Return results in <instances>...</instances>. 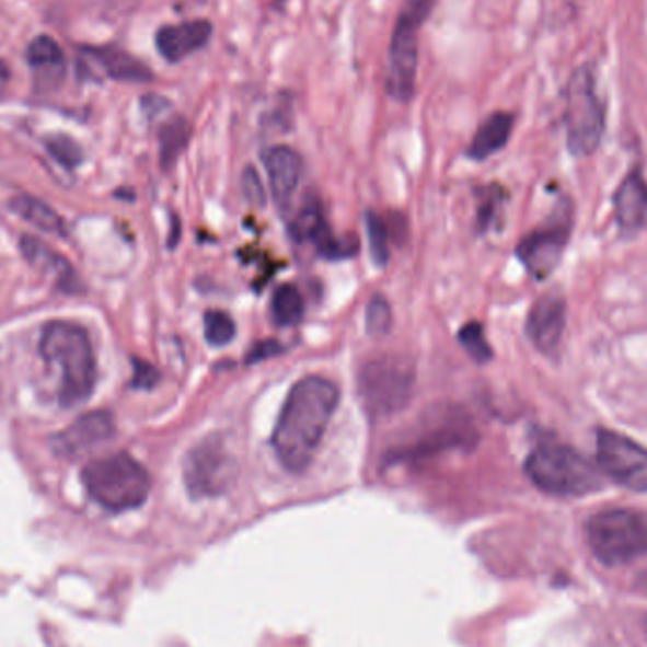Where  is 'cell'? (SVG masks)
Wrapping results in <instances>:
<instances>
[{
	"label": "cell",
	"mask_w": 647,
	"mask_h": 647,
	"mask_svg": "<svg viewBox=\"0 0 647 647\" xmlns=\"http://www.w3.org/2000/svg\"><path fill=\"white\" fill-rule=\"evenodd\" d=\"M337 405L339 390L326 377H303L293 384L273 431V449L288 472L311 466Z\"/></svg>",
	"instance_id": "6da1fadb"
},
{
	"label": "cell",
	"mask_w": 647,
	"mask_h": 647,
	"mask_svg": "<svg viewBox=\"0 0 647 647\" xmlns=\"http://www.w3.org/2000/svg\"><path fill=\"white\" fill-rule=\"evenodd\" d=\"M41 355L59 379V402L77 405L91 396L97 381V363L85 330L70 322L44 327Z\"/></svg>",
	"instance_id": "7a4b0ae2"
},
{
	"label": "cell",
	"mask_w": 647,
	"mask_h": 647,
	"mask_svg": "<svg viewBox=\"0 0 647 647\" xmlns=\"http://www.w3.org/2000/svg\"><path fill=\"white\" fill-rule=\"evenodd\" d=\"M524 472L534 487L545 495L561 498L592 495L604 485L600 467L576 449L563 443L536 447L524 462Z\"/></svg>",
	"instance_id": "3957f363"
},
{
	"label": "cell",
	"mask_w": 647,
	"mask_h": 647,
	"mask_svg": "<svg viewBox=\"0 0 647 647\" xmlns=\"http://www.w3.org/2000/svg\"><path fill=\"white\" fill-rule=\"evenodd\" d=\"M417 369L404 355H377L358 369V396L371 418H389L409 405Z\"/></svg>",
	"instance_id": "277c9868"
},
{
	"label": "cell",
	"mask_w": 647,
	"mask_h": 647,
	"mask_svg": "<svg viewBox=\"0 0 647 647\" xmlns=\"http://www.w3.org/2000/svg\"><path fill=\"white\" fill-rule=\"evenodd\" d=\"M82 483L99 506L116 513L142 506L152 488L147 467L127 453L93 460L82 472Z\"/></svg>",
	"instance_id": "5b68a950"
},
{
	"label": "cell",
	"mask_w": 647,
	"mask_h": 647,
	"mask_svg": "<svg viewBox=\"0 0 647 647\" xmlns=\"http://www.w3.org/2000/svg\"><path fill=\"white\" fill-rule=\"evenodd\" d=\"M434 0H407L397 14L389 65L384 77V90L397 103H409L415 95L418 67V33L430 18Z\"/></svg>",
	"instance_id": "8992f818"
},
{
	"label": "cell",
	"mask_w": 647,
	"mask_h": 647,
	"mask_svg": "<svg viewBox=\"0 0 647 647\" xmlns=\"http://www.w3.org/2000/svg\"><path fill=\"white\" fill-rule=\"evenodd\" d=\"M587 542L605 566H623L647 555V517L633 509H605L587 521Z\"/></svg>",
	"instance_id": "52a82bcc"
},
{
	"label": "cell",
	"mask_w": 647,
	"mask_h": 647,
	"mask_svg": "<svg viewBox=\"0 0 647 647\" xmlns=\"http://www.w3.org/2000/svg\"><path fill=\"white\" fill-rule=\"evenodd\" d=\"M566 137L568 150L578 158L591 155L604 135V106L597 95L594 72L581 67L570 78L566 90Z\"/></svg>",
	"instance_id": "ba28073f"
},
{
	"label": "cell",
	"mask_w": 647,
	"mask_h": 647,
	"mask_svg": "<svg viewBox=\"0 0 647 647\" xmlns=\"http://www.w3.org/2000/svg\"><path fill=\"white\" fill-rule=\"evenodd\" d=\"M235 475L238 460L220 434L201 439L184 460V481L195 498L222 495L231 487Z\"/></svg>",
	"instance_id": "9c48e42d"
},
{
	"label": "cell",
	"mask_w": 647,
	"mask_h": 647,
	"mask_svg": "<svg viewBox=\"0 0 647 647\" xmlns=\"http://www.w3.org/2000/svg\"><path fill=\"white\" fill-rule=\"evenodd\" d=\"M597 462L600 472L621 487L647 493V449L617 431L599 430Z\"/></svg>",
	"instance_id": "30bf717a"
},
{
	"label": "cell",
	"mask_w": 647,
	"mask_h": 647,
	"mask_svg": "<svg viewBox=\"0 0 647 647\" xmlns=\"http://www.w3.org/2000/svg\"><path fill=\"white\" fill-rule=\"evenodd\" d=\"M571 231L570 205H561L550 222L532 231L517 246V256L536 280L547 279L557 269Z\"/></svg>",
	"instance_id": "8fae6325"
},
{
	"label": "cell",
	"mask_w": 647,
	"mask_h": 647,
	"mask_svg": "<svg viewBox=\"0 0 647 647\" xmlns=\"http://www.w3.org/2000/svg\"><path fill=\"white\" fill-rule=\"evenodd\" d=\"M116 426L111 413L91 411L74 420L67 430L51 439V449L61 459H78L99 443H105L114 436Z\"/></svg>",
	"instance_id": "7c38bea8"
},
{
	"label": "cell",
	"mask_w": 647,
	"mask_h": 647,
	"mask_svg": "<svg viewBox=\"0 0 647 647\" xmlns=\"http://www.w3.org/2000/svg\"><path fill=\"white\" fill-rule=\"evenodd\" d=\"M566 327V303L557 292L543 293L534 301L527 319V335L545 356L557 355Z\"/></svg>",
	"instance_id": "4fadbf2b"
},
{
	"label": "cell",
	"mask_w": 647,
	"mask_h": 647,
	"mask_svg": "<svg viewBox=\"0 0 647 647\" xmlns=\"http://www.w3.org/2000/svg\"><path fill=\"white\" fill-rule=\"evenodd\" d=\"M212 36V23L207 20L165 25L155 35V48L169 63H181L186 57L205 48Z\"/></svg>",
	"instance_id": "5bb4252c"
},
{
	"label": "cell",
	"mask_w": 647,
	"mask_h": 647,
	"mask_svg": "<svg viewBox=\"0 0 647 647\" xmlns=\"http://www.w3.org/2000/svg\"><path fill=\"white\" fill-rule=\"evenodd\" d=\"M262 161L275 201L280 207H286L300 186L303 174V160L300 153L290 147H271L262 153Z\"/></svg>",
	"instance_id": "9a60e30c"
},
{
	"label": "cell",
	"mask_w": 647,
	"mask_h": 647,
	"mask_svg": "<svg viewBox=\"0 0 647 647\" xmlns=\"http://www.w3.org/2000/svg\"><path fill=\"white\" fill-rule=\"evenodd\" d=\"M615 218L623 233H638L647 226V184L640 171H633L613 195Z\"/></svg>",
	"instance_id": "2e32d148"
},
{
	"label": "cell",
	"mask_w": 647,
	"mask_h": 647,
	"mask_svg": "<svg viewBox=\"0 0 647 647\" xmlns=\"http://www.w3.org/2000/svg\"><path fill=\"white\" fill-rule=\"evenodd\" d=\"M22 252L28 264L43 273L46 279L54 280L59 290L67 293H78L82 290L77 273L70 267L69 262L38 239L23 238Z\"/></svg>",
	"instance_id": "e0dca14e"
},
{
	"label": "cell",
	"mask_w": 647,
	"mask_h": 647,
	"mask_svg": "<svg viewBox=\"0 0 647 647\" xmlns=\"http://www.w3.org/2000/svg\"><path fill=\"white\" fill-rule=\"evenodd\" d=\"M27 63L33 72L38 85L44 90L56 88L61 84L65 77V56L63 49L51 36H36L31 41L27 48Z\"/></svg>",
	"instance_id": "ac0fdd59"
},
{
	"label": "cell",
	"mask_w": 647,
	"mask_h": 647,
	"mask_svg": "<svg viewBox=\"0 0 647 647\" xmlns=\"http://www.w3.org/2000/svg\"><path fill=\"white\" fill-rule=\"evenodd\" d=\"M85 51L114 80L135 82V84H148L153 80L152 70L148 69L147 65L139 61L137 57H132L131 54H127L124 49L116 48V46L88 48Z\"/></svg>",
	"instance_id": "d6986e66"
},
{
	"label": "cell",
	"mask_w": 647,
	"mask_h": 647,
	"mask_svg": "<svg viewBox=\"0 0 647 647\" xmlns=\"http://www.w3.org/2000/svg\"><path fill=\"white\" fill-rule=\"evenodd\" d=\"M511 131H513V116L511 114L508 112L490 114L475 132L474 140L467 148V155L472 160H487L508 145Z\"/></svg>",
	"instance_id": "ffe728a7"
},
{
	"label": "cell",
	"mask_w": 647,
	"mask_h": 647,
	"mask_svg": "<svg viewBox=\"0 0 647 647\" xmlns=\"http://www.w3.org/2000/svg\"><path fill=\"white\" fill-rule=\"evenodd\" d=\"M10 207L15 215L22 216L25 222L33 223L38 230L48 231L54 235H67L63 218L41 199L31 195H18L10 203Z\"/></svg>",
	"instance_id": "44dd1931"
},
{
	"label": "cell",
	"mask_w": 647,
	"mask_h": 647,
	"mask_svg": "<svg viewBox=\"0 0 647 647\" xmlns=\"http://www.w3.org/2000/svg\"><path fill=\"white\" fill-rule=\"evenodd\" d=\"M160 163L163 171L174 167L184 150L188 148L192 139V126L186 118L174 116L161 126L160 135Z\"/></svg>",
	"instance_id": "7402d4cb"
},
{
	"label": "cell",
	"mask_w": 647,
	"mask_h": 647,
	"mask_svg": "<svg viewBox=\"0 0 647 647\" xmlns=\"http://www.w3.org/2000/svg\"><path fill=\"white\" fill-rule=\"evenodd\" d=\"M305 301L300 290L292 285H282L275 290L271 300V319L277 326L293 327L303 321Z\"/></svg>",
	"instance_id": "603a6c76"
},
{
	"label": "cell",
	"mask_w": 647,
	"mask_h": 647,
	"mask_svg": "<svg viewBox=\"0 0 647 647\" xmlns=\"http://www.w3.org/2000/svg\"><path fill=\"white\" fill-rule=\"evenodd\" d=\"M327 230L324 212H322L321 203L316 199H307L298 215L293 218L292 238L300 243L311 241L316 243L322 238V233Z\"/></svg>",
	"instance_id": "cb8c5ba5"
},
{
	"label": "cell",
	"mask_w": 647,
	"mask_h": 647,
	"mask_svg": "<svg viewBox=\"0 0 647 647\" xmlns=\"http://www.w3.org/2000/svg\"><path fill=\"white\" fill-rule=\"evenodd\" d=\"M366 230H368L371 259L379 267H384V265L389 264L390 241H392L386 218L376 215V212H368L366 215Z\"/></svg>",
	"instance_id": "d4e9b609"
},
{
	"label": "cell",
	"mask_w": 647,
	"mask_h": 647,
	"mask_svg": "<svg viewBox=\"0 0 647 647\" xmlns=\"http://www.w3.org/2000/svg\"><path fill=\"white\" fill-rule=\"evenodd\" d=\"M205 339L210 347H226L235 337V322L223 311H207L205 313Z\"/></svg>",
	"instance_id": "484cf974"
},
{
	"label": "cell",
	"mask_w": 647,
	"mask_h": 647,
	"mask_svg": "<svg viewBox=\"0 0 647 647\" xmlns=\"http://www.w3.org/2000/svg\"><path fill=\"white\" fill-rule=\"evenodd\" d=\"M459 343L474 362L485 363L493 358V348L480 322H467L459 332Z\"/></svg>",
	"instance_id": "4316f807"
},
{
	"label": "cell",
	"mask_w": 647,
	"mask_h": 647,
	"mask_svg": "<svg viewBox=\"0 0 647 647\" xmlns=\"http://www.w3.org/2000/svg\"><path fill=\"white\" fill-rule=\"evenodd\" d=\"M392 327V309L383 296H373L366 309V330L373 337H383Z\"/></svg>",
	"instance_id": "83f0119b"
},
{
	"label": "cell",
	"mask_w": 647,
	"mask_h": 647,
	"mask_svg": "<svg viewBox=\"0 0 647 647\" xmlns=\"http://www.w3.org/2000/svg\"><path fill=\"white\" fill-rule=\"evenodd\" d=\"M316 249L321 252L322 256L327 259H345L355 256L358 252V239L356 235H343V238H334L332 231L327 228L322 238L316 241Z\"/></svg>",
	"instance_id": "f1b7e54d"
},
{
	"label": "cell",
	"mask_w": 647,
	"mask_h": 647,
	"mask_svg": "<svg viewBox=\"0 0 647 647\" xmlns=\"http://www.w3.org/2000/svg\"><path fill=\"white\" fill-rule=\"evenodd\" d=\"M501 201H504V192H501L500 186H488L483 192L480 212H477L481 231H487L496 222V218L500 215Z\"/></svg>",
	"instance_id": "f546056e"
},
{
	"label": "cell",
	"mask_w": 647,
	"mask_h": 647,
	"mask_svg": "<svg viewBox=\"0 0 647 647\" xmlns=\"http://www.w3.org/2000/svg\"><path fill=\"white\" fill-rule=\"evenodd\" d=\"M48 152L65 167H77L78 163L84 158L82 148L78 147L74 140L65 137V135L48 140Z\"/></svg>",
	"instance_id": "4dcf8cb0"
},
{
	"label": "cell",
	"mask_w": 647,
	"mask_h": 647,
	"mask_svg": "<svg viewBox=\"0 0 647 647\" xmlns=\"http://www.w3.org/2000/svg\"><path fill=\"white\" fill-rule=\"evenodd\" d=\"M243 194L246 201L251 203L252 207H265V192L264 184L256 169L246 167L243 173Z\"/></svg>",
	"instance_id": "1f68e13d"
},
{
	"label": "cell",
	"mask_w": 647,
	"mask_h": 647,
	"mask_svg": "<svg viewBox=\"0 0 647 647\" xmlns=\"http://www.w3.org/2000/svg\"><path fill=\"white\" fill-rule=\"evenodd\" d=\"M160 383V371L145 362V360H132V386L135 389H153Z\"/></svg>",
	"instance_id": "d6a6232c"
},
{
	"label": "cell",
	"mask_w": 647,
	"mask_h": 647,
	"mask_svg": "<svg viewBox=\"0 0 647 647\" xmlns=\"http://www.w3.org/2000/svg\"><path fill=\"white\" fill-rule=\"evenodd\" d=\"M280 353H282V347H280L279 343L273 342V339H265V342L256 343V345L249 350L246 362H262V360L273 358V356L280 355Z\"/></svg>",
	"instance_id": "836d02e7"
},
{
	"label": "cell",
	"mask_w": 647,
	"mask_h": 647,
	"mask_svg": "<svg viewBox=\"0 0 647 647\" xmlns=\"http://www.w3.org/2000/svg\"><path fill=\"white\" fill-rule=\"evenodd\" d=\"M8 80H10V70H8L7 63L0 59V95L7 88Z\"/></svg>",
	"instance_id": "e575fe53"
}]
</instances>
